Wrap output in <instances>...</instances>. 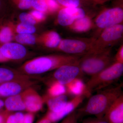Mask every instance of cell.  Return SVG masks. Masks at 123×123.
<instances>
[{
  "label": "cell",
  "mask_w": 123,
  "mask_h": 123,
  "mask_svg": "<svg viewBox=\"0 0 123 123\" xmlns=\"http://www.w3.org/2000/svg\"><path fill=\"white\" fill-rule=\"evenodd\" d=\"M122 86L106 88L91 96L84 106L77 110L78 117L85 115L104 117L113 103L123 94Z\"/></svg>",
  "instance_id": "7a4b0ae2"
},
{
  "label": "cell",
  "mask_w": 123,
  "mask_h": 123,
  "mask_svg": "<svg viewBox=\"0 0 123 123\" xmlns=\"http://www.w3.org/2000/svg\"><path fill=\"white\" fill-rule=\"evenodd\" d=\"M112 48L98 53H91L81 56L79 64L84 74L91 77L104 70L115 62Z\"/></svg>",
  "instance_id": "277c9868"
},
{
  "label": "cell",
  "mask_w": 123,
  "mask_h": 123,
  "mask_svg": "<svg viewBox=\"0 0 123 123\" xmlns=\"http://www.w3.org/2000/svg\"><path fill=\"white\" fill-rule=\"evenodd\" d=\"M14 11H24L31 9V0H8Z\"/></svg>",
  "instance_id": "d4e9b609"
},
{
  "label": "cell",
  "mask_w": 123,
  "mask_h": 123,
  "mask_svg": "<svg viewBox=\"0 0 123 123\" xmlns=\"http://www.w3.org/2000/svg\"><path fill=\"white\" fill-rule=\"evenodd\" d=\"M29 12L39 24L47 19V14L40 11L31 9Z\"/></svg>",
  "instance_id": "4dcf8cb0"
},
{
  "label": "cell",
  "mask_w": 123,
  "mask_h": 123,
  "mask_svg": "<svg viewBox=\"0 0 123 123\" xmlns=\"http://www.w3.org/2000/svg\"><path fill=\"white\" fill-rule=\"evenodd\" d=\"M18 22L24 23L36 26L39 24L29 12H23L18 14Z\"/></svg>",
  "instance_id": "4316f807"
},
{
  "label": "cell",
  "mask_w": 123,
  "mask_h": 123,
  "mask_svg": "<svg viewBox=\"0 0 123 123\" xmlns=\"http://www.w3.org/2000/svg\"><path fill=\"white\" fill-rule=\"evenodd\" d=\"M60 5L64 7H81V0H56Z\"/></svg>",
  "instance_id": "f546056e"
},
{
  "label": "cell",
  "mask_w": 123,
  "mask_h": 123,
  "mask_svg": "<svg viewBox=\"0 0 123 123\" xmlns=\"http://www.w3.org/2000/svg\"><path fill=\"white\" fill-rule=\"evenodd\" d=\"M94 26V22L91 18L86 15L84 18L76 20L68 27L74 32L81 33L89 31Z\"/></svg>",
  "instance_id": "ffe728a7"
},
{
  "label": "cell",
  "mask_w": 123,
  "mask_h": 123,
  "mask_svg": "<svg viewBox=\"0 0 123 123\" xmlns=\"http://www.w3.org/2000/svg\"></svg>",
  "instance_id": "7bdbcfd3"
},
{
  "label": "cell",
  "mask_w": 123,
  "mask_h": 123,
  "mask_svg": "<svg viewBox=\"0 0 123 123\" xmlns=\"http://www.w3.org/2000/svg\"><path fill=\"white\" fill-rule=\"evenodd\" d=\"M21 94L27 111L35 114L43 109L44 103L43 98L32 87L27 89Z\"/></svg>",
  "instance_id": "7c38bea8"
},
{
  "label": "cell",
  "mask_w": 123,
  "mask_h": 123,
  "mask_svg": "<svg viewBox=\"0 0 123 123\" xmlns=\"http://www.w3.org/2000/svg\"><path fill=\"white\" fill-rule=\"evenodd\" d=\"M31 9L34 10L48 14L46 0H31Z\"/></svg>",
  "instance_id": "83f0119b"
},
{
  "label": "cell",
  "mask_w": 123,
  "mask_h": 123,
  "mask_svg": "<svg viewBox=\"0 0 123 123\" xmlns=\"http://www.w3.org/2000/svg\"><path fill=\"white\" fill-rule=\"evenodd\" d=\"M8 62L9 61L2 55L1 51L0 46V63H4Z\"/></svg>",
  "instance_id": "60d3db41"
},
{
  "label": "cell",
  "mask_w": 123,
  "mask_h": 123,
  "mask_svg": "<svg viewBox=\"0 0 123 123\" xmlns=\"http://www.w3.org/2000/svg\"><path fill=\"white\" fill-rule=\"evenodd\" d=\"M5 123H17L14 114L10 112L8 115L6 119Z\"/></svg>",
  "instance_id": "f35d334b"
},
{
  "label": "cell",
  "mask_w": 123,
  "mask_h": 123,
  "mask_svg": "<svg viewBox=\"0 0 123 123\" xmlns=\"http://www.w3.org/2000/svg\"><path fill=\"white\" fill-rule=\"evenodd\" d=\"M95 38L62 39L55 50L64 54L82 56L90 53Z\"/></svg>",
  "instance_id": "8992f818"
},
{
  "label": "cell",
  "mask_w": 123,
  "mask_h": 123,
  "mask_svg": "<svg viewBox=\"0 0 123 123\" xmlns=\"http://www.w3.org/2000/svg\"><path fill=\"white\" fill-rule=\"evenodd\" d=\"M4 101L2 100V99L0 98V112L2 111L1 110H2L3 108L4 107Z\"/></svg>",
  "instance_id": "b9f144b4"
},
{
  "label": "cell",
  "mask_w": 123,
  "mask_h": 123,
  "mask_svg": "<svg viewBox=\"0 0 123 123\" xmlns=\"http://www.w3.org/2000/svg\"><path fill=\"white\" fill-rule=\"evenodd\" d=\"M66 92L65 86L58 82L52 81L48 89L46 96L48 97H57L65 94Z\"/></svg>",
  "instance_id": "cb8c5ba5"
},
{
  "label": "cell",
  "mask_w": 123,
  "mask_h": 123,
  "mask_svg": "<svg viewBox=\"0 0 123 123\" xmlns=\"http://www.w3.org/2000/svg\"><path fill=\"white\" fill-rule=\"evenodd\" d=\"M1 53L9 61H20L29 55V52L25 46L15 42L0 45Z\"/></svg>",
  "instance_id": "30bf717a"
},
{
  "label": "cell",
  "mask_w": 123,
  "mask_h": 123,
  "mask_svg": "<svg viewBox=\"0 0 123 123\" xmlns=\"http://www.w3.org/2000/svg\"><path fill=\"white\" fill-rule=\"evenodd\" d=\"M65 86L67 92L75 97L79 95L89 97L86 90V84L79 78L74 79Z\"/></svg>",
  "instance_id": "ac0fdd59"
},
{
  "label": "cell",
  "mask_w": 123,
  "mask_h": 123,
  "mask_svg": "<svg viewBox=\"0 0 123 123\" xmlns=\"http://www.w3.org/2000/svg\"><path fill=\"white\" fill-rule=\"evenodd\" d=\"M5 110L9 112L25 111L21 93L6 98L4 101Z\"/></svg>",
  "instance_id": "d6986e66"
},
{
  "label": "cell",
  "mask_w": 123,
  "mask_h": 123,
  "mask_svg": "<svg viewBox=\"0 0 123 123\" xmlns=\"http://www.w3.org/2000/svg\"><path fill=\"white\" fill-rule=\"evenodd\" d=\"M78 118L77 110H76L62 119L60 123H78Z\"/></svg>",
  "instance_id": "1f68e13d"
},
{
  "label": "cell",
  "mask_w": 123,
  "mask_h": 123,
  "mask_svg": "<svg viewBox=\"0 0 123 123\" xmlns=\"http://www.w3.org/2000/svg\"><path fill=\"white\" fill-rule=\"evenodd\" d=\"M123 73V63L115 62L107 68L91 77L86 84L89 96L92 92L107 88L120 78Z\"/></svg>",
  "instance_id": "3957f363"
},
{
  "label": "cell",
  "mask_w": 123,
  "mask_h": 123,
  "mask_svg": "<svg viewBox=\"0 0 123 123\" xmlns=\"http://www.w3.org/2000/svg\"><path fill=\"white\" fill-rule=\"evenodd\" d=\"M10 112L6 110L2 111L0 112V123H4L5 122L7 116Z\"/></svg>",
  "instance_id": "74e56055"
},
{
  "label": "cell",
  "mask_w": 123,
  "mask_h": 123,
  "mask_svg": "<svg viewBox=\"0 0 123 123\" xmlns=\"http://www.w3.org/2000/svg\"><path fill=\"white\" fill-rule=\"evenodd\" d=\"M104 117L108 123H123V94L113 103Z\"/></svg>",
  "instance_id": "5bb4252c"
},
{
  "label": "cell",
  "mask_w": 123,
  "mask_h": 123,
  "mask_svg": "<svg viewBox=\"0 0 123 123\" xmlns=\"http://www.w3.org/2000/svg\"><path fill=\"white\" fill-rule=\"evenodd\" d=\"M81 123H108L104 117L102 118H89L85 119Z\"/></svg>",
  "instance_id": "d6a6232c"
},
{
  "label": "cell",
  "mask_w": 123,
  "mask_h": 123,
  "mask_svg": "<svg viewBox=\"0 0 123 123\" xmlns=\"http://www.w3.org/2000/svg\"><path fill=\"white\" fill-rule=\"evenodd\" d=\"M123 36V23L104 29L95 38L89 54L98 53L112 48L122 39Z\"/></svg>",
  "instance_id": "5b68a950"
},
{
  "label": "cell",
  "mask_w": 123,
  "mask_h": 123,
  "mask_svg": "<svg viewBox=\"0 0 123 123\" xmlns=\"http://www.w3.org/2000/svg\"><path fill=\"white\" fill-rule=\"evenodd\" d=\"M31 78L13 80L0 84V97H8L20 94L31 87L35 83Z\"/></svg>",
  "instance_id": "9c48e42d"
},
{
  "label": "cell",
  "mask_w": 123,
  "mask_h": 123,
  "mask_svg": "<svg viewBox=\"0 0 123 123\" xmlns=\"http://www.w3.org/2000/svg\"><path fill=\"white\" fill-rule=\"evenodd\" d=\"M14 35L9 21L0 25V45L13 42Z\"/></svg>",
  "instance_id": "44dd1931"
},
{
  "label": "cell",
  "mask_w": 123,
  "mask_h": 123,
  "mask_svg": "<svg viewBox=\"0 0 123 123\" xmlns=\"http://www.w3.org/2000/svg\"><path fill=\"white\" fill-rule=\"evenodd\" d=\"M46 1L47 6L48 14L57 13L62 7L56 0H46Z\"/></svg>",
  "instance_id": "f1b7e54d"
},
{
  "label": "cell",
  "mask_w": 123,
  "mask_h": 123,
  "mask_svg": "<svg viewBox=\"0 0 123 123\" xmlns=\"http://www.w3.org/2000/svg\"><path fill=\"white\" fill-rule=\"evenodd\" d=\"M62 39L59 34L55 31H47L39 35L38 44L48 49L56 50Z\"/></svg>",
  "instance_id": "9a60e30c"
},
{
  "label": "cell",
  "mask_w": 123,
  "mask_h": 123,
  "mask_svg": "<svg viewBox=\"0 0 123 123\" xmlns=\"http://www.w3.org/2000/svg\"><path fill=\"white\" fill-rule=\"evenodd\" d=\"M123 21V7L116 6L101 11L95 18L94 23L100 33L107 27L122 24Z\"/></svg>",
  "instance_id": "52a82bcc"
},
{
  "label": "cell",
  "mask_w": 123,
  "mask_h": 123,
  "mask_svg": "<svg viewBox=\"0 0 123 123\" xmlns=\"http://www.w3.org/2000/svg\"><path fill=\"white\" fill-rule=\"evenodd\" d=\"M82 2H86L88 5L96 6L102 5L110 1L111 0H81Z\"/></svg>",
  "instance_id": "836d02e7"
},
{
  "label": "cell",
  "mask_w": 123,
  "mask_h": 123,
  "mask_svg": "<svg viewBox=\"0 0 123 123\" xmlns=\"http://www.w3.org/2000/svg\"><path fill=\"white\" fill-rule=\"evenodd\" d=\"M14 11L8 0H0V20Z\"/></svg>",
  "instance_id": "484cf974"
},
{
  "label": "cell",
  "mask_w": 123,
  "mask_h": 123,
  "mask_svg": "<svg viewBox=\"0 0 123 123\" xmlns=\"http://www.w3.org/2000/svg\"><path fill=\"white\" fill-rule=\"evenodd\" d=\"M18 70L6 66H0V84L13 80L32 78Z\"/></svg>",
  "instance_id": "2e32d148"
},
{
  "label": "cell",
  "mask_w": 123,
  "mask_h": 123,
  "mask_svg": "<svg viewBox=\"0 0 123 123\" xmlns=\"http://www.w3.org/2000/svg\"><path fill=\"white\" fill-rule=\"evenodd\" d=\"M81 57L64 53L42 56L25 62L18 69L25 75L32 76L55 70L66 65L78 63Z\"/></svg>",
  "instance_id": "6da1fadb"
},
{
  "label": "cell",
  "mask_w": 123,
  "mask_h": 123,
  "mask_svg": "<svg viewBox=\"0 0 123 123\" xmlns=\"http://www.w3.org/2000/svg\"><path fill=\"white\" fill-rule=\"evenodd\" d=\"M39 35L36 34H15L13 41L24 46H33L38 43Z\"/></svg>",
  "instance_id": "7402d4cb"
},
{
  "label": "cell",
  "mask_w": 123,
  "mask_h": 123,
  "mask_svg": "<svg viewBox=\"0 0 123 123\" xmlns=\"http://www.w3.org/2000/svg\"><path fill=\"white\" fill-rule=\"evenodd\" d=\"M115 62L123 63V45L122 44L119 48L118 50L115 55Z\"/></svg>",
  "instance_id": "e575fe53"
},
{
  "label": "cell",
  "mask_w": 123,
  "mask_h": 123,
  "mask_svg": "<svg viewBox=\"0 0 123 123\" xmlns=\"http://www.w3.org/2000/svg\"><path fill=\"white\" fill-rule=\"evenodd\" d=\"M85 97L84 95L75 96L72 100L68 101L66 105L61 111L53 112L48 111L46 115L52 123H57L76 110L82 102Z\"/></svg>",
  "instance_id": "4fadbf2b"
},
{
  "label": "cell",
  "mask_w": 123,
  "mask_h": 123,
  "mask_svg": "<svg viewBox=\"0 0 123 123\" xmlns=\"http://www.w3.org/2000/svg\"><path fill=\"white\" fill-rule=\"evenodd\" d=\"M54 70L52 76V81L58 82L65 86L74 79L80 78L84 75L79 62L63 65Z\"/></svg>",
  "instance_id": "ba28073f"
},
{
  "label": "cell",
  "mask_w": 123,
  "mask_h": 123,
  "mask_svg": "<svg viewBox=\"0 0 123 123\" xmlns=\"http://www.w3.org/2000/svg\"><path fill=\"white\" fill-rule=\"evenodd\" d=\"M57 13V23L61 26L68 27L76 20L86 15V11L81 7H62Z\"/></svg>",
  "instance_id": "8fae6325"
},
{
  "label": "cell",
  "mask_w": 123,
  "mask_h": 123,
  "mask_svg": "<svg viewBox=\"0 0 123 123\" xmlns=\"http://www.w3.org/2000/svg\"><path fill=\"white\" fill-rule=\"evenodd\" d=\"M36 123H52L46 114Z\"/></svg>",
  "instance_id": "ab89813d"
},
{
  "label": "cell",
  "mask_w": 123,
  "mask_h": 123,
  "mask_svg": "<svg viewBox=\"0 0 123 123\" xmlns=\"http://www.w3.org/2000/svg\"><path fill=\"white\" fill-rule=\"evenodd\" d=\"M17 123H23L24 118V114L20 111L14 114Z\"/></svg>",
  "instance_id": "8d00e7d4"
},
{
  "label": "cell",
  "mask_w": 123,
  "mask_h": 123,
  "mask_svg": "<svg viewBox=\"0 0 123 123\" xmlns=\"http://www.w3.org/2000/svg\"><path fill=\"white\" fill-rule=\"evenodd\" d=\"M13 29L14 34H35L37 29L36 26L24 23L17 22L16 23L9 21Z\"/></svg>",
  "instance_id": "603a6c76"
},
{
  "label": "cell",
  "mask_w": 123,
  "mask_h": 123,
  "mask_svg": "<svg viewBox=\"0 0 123 123\" xmlns=\"http://www.w3.org/2000/svg\"><path fill=\"white\" fill-rule=\"evenodd\" d=\"M48 108V111L57 112L61 111L68 102V97L66 94L54 97H48L45 95L43 97Z\"/></svg>",
  "instance_id": "e0dca14e"
},
{
  "label": "cell",
  "mask_w": 123,
  "mask_h": 123,
  "mask_svg": "<svg viewBox=\"0 0 123 123\" xmlns=\"http://www.w3.org/2000/svg\"><path fill=\"white\" fill-rule=\"evenodd\" d=\"M34 113L28 112L24 114V118L23 123H33L35 119Z\"/></svg>",
  "instance_id": "d590c367"
}]
</instances>
